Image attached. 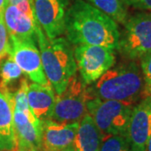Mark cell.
<instances>
[{"instance_id":"1","label":"cell","mask_w":151,"mask_h":151,"mask_svg":"<svg viewBox=\"0 0 151 151\" xmlns=\"http://www.w3.org/2000/svg\"><path fill=\"white\" fill-rule=\"evenodd\" d=\"M65 36L76 45H99L118 49V24L102 11L84 0H76L66 10Z\"/></svg>"},{"instance_id":"2","label":"cell","mask_w":151,"mask_h":151,"mask_svg":"<svg viewBox=\"0 0 151 151\" xmlns=\"http://www.w3.org/2000/svg\"><path fill=\"white\" fill-rule=\"evenodd\" d=\"M90 97L113 100L134 106L144 98V80L136 60L113 65L87 86Z\"/></svg>"},{"instance_id":"3","label":"cell","mask_w":151,"mask_h":151,"mask_svg":"<svg viewBox=\"0 0 151 151\" xmlns=\"http://www.w3.org/2000/svg\"><path fill=\"white\" fill-rule=\"evenodd\" d=\"M35 39L45 76L55 93L60 94L65 90L70 77L77 71L73 49L65 38L48 39L40 24L35 28Z\"/></svg>"},{"instance_id":"4","label":"cell","mask_w":151,"mask_h":151,"mask_svg":"<svg viewBox=\"0 0 151 151\" xmlns=\"http://www.w3.org/2000/svg\"><path fill=\"white\" fill-rule=\"evenodd\" d=\"M134 106L113 100L91 97L86 103V112L92 117L103 138L111 135L127 137Z\"/></svg>"},{"instance_id":"5","label":"cell","mask_w":151,"mask_h":151,"mask_svg":"<svg viewBox=\"0 0 151 151\" xmlns=\"http://www.w3.org/2000/svg\"><path fill=\"white\" fill-rule=\"evenodd\" d=\"M124 25L117 50L127 60H139L151 50V13H137Z\"/></svg>"},{"instance_id":"6","label":"cell","mask_w":151,"mask_h":151,"mask_svg":"<svg viewBox=\"0 0 151 151\" xmlns=\"http://www.w3.org/2000/svg\"><path fill=\"white\" fill-rule=\"evenodd\" d=\"M87 86L76 71L70 77L65 90L56 94L51 119L58 123L80 122L86 112V103L91 98Z\"/></svg>"},{"instance_id":"7","label":"cell","mask_w":151,"mask_h":151,"mask_svg":"<svg viewBox=\"0 0 151 151\" xmlns=\"http://www.w3.org/2000/svg\"><path fill=\"white\" fill-rule=\"evenodd\" d=\"M76 69L81 80L90 85L115 64L113 49L99 45H77L74 50Z\"/></svg>"},{"instance_id":"8","label":"cell","mask_w":151,"mask_h":151,"mask_svg":"<svg viewBox=\"0 0 151 151\" xmlns=\"http://www.w3.org/2000/svg\"><path fill=\"white\" fill-rule=\"evenodd\" d=\"M35 40V39H19L9 35V55L29 80L34 83L45 85L50 81L44 72L40 53Z\"/></svg>"},{"instance_id":"9","label":"cell","mask_w":151,"mask_h":151,"mask_svg":"<svg viewBox=\"0 0 151 151\" xmlns=\"http://www.w3.org/2000/svg\"><path fill=\"white\" fill-rule=\"evenodd\" d=\"M151 138V97L142 98L134 106L127 139L131 151H146Z\"/></svg>"},{"instance_id":"10","label":"cell","mask_w":151,"mask_h":151,"mask_svg":"<svg viewBox=\"0 0 151 151\" xmlns=\"http://www.w3.org/2000/svg\"><path fill=\"white\" fill-rule=\"evenodd\" d=\"M65 6L66 0H34L36 20L50 40L65 32Z\"/></svg>"},{"instance_id":"11","label":"cell","mask_w":151,"mask_h":151,"mask_svg":"<svg viewBox=\"0 0 151 151\" xmlns=\"http://www.w3.org/2000/svg\"><path fill=\"white\" fill-rule=\"evenodd\" d=\"M79 122L58 123L52 119L41 122V151H60L73 145Z\"/></svg>"},{"instance_id":"12","label":"cell","mask_w":151,"mask_h":151,"mask_svg":"<svg viewBox=\"0 0 151 151\" xmlns=\"http://www.w3.org/2000/svg\"><path fill=\"white\" fill-rule=\"evenodd\" d=\"M17 149L41 151V122L14 108Z\"/></svg>"},{"instance_id":"13","label":"cell","mask_w":151,"mask_h":151,"mask_svg":"<svg viewBox=\"0 0 151 151\" xmlns=\"http://www.w3.org/2000/svg\"><path fill=\"white\" fill-rule=\"evenodd\" d=\"M55 96L54 88L50 82L45 85L33 82L29 86V106L33 115L39 121L51 119Z\"/></svg>"},{"instance_id":"14","label":"cell","mask_w":151,"mask_h":151,"mask_svg":"<svg viewBox=\"0 0 151 151\" xmlns=\"http://www.w3.org/2000/svg\"><path fill=\"white\" fill-rule=\"evenodd\" d=\"M13 110V92L0 91V151L17 150Z\"/></svg>"},{"instance_id":"15","label":"cell","mask_w":151,"mask_h":151,"mask_svg":"<svg viewBox=\"0 0 151 151\" xmlns=\"http://www.w3.org/2000/svg\"><path fill=\"white\" fill-rule=\"evenodd\" d=\"M4 22L9 35L19 39H35V28L38 22H34L19 10L16 6L8 4L4 12Z\"/></svg>"},{"instance_id":"16","label":"cell","mask_w":151,"mask_h":151,"mask_svg":"<svg viewBox=\"0 0 151 151\" xmlns=\"http://www.w3.org/2000/svg\"><path fill=\"white\" fill-rule=\"evenodd\" d=\"M103 139L92 117L86 113L79 122L73 147L76 151H99Z\"/></svg>"},{"instance_id":"17","label":"cell","mask_w":151,"mask_h":151,"mask_svg":"<svg viewBox=\"0 0 151 151\" xmlns=\"http://www.w3.org/2000/svg\"><path fill=\"white\" fill-rule=\"evenodd\" d=\"M90 4L102 11L116 23L124 24L128 19L127 6L122 0H87Z\"/></svg>"},{"instance_id":"18","label":"cell","mask_w":151,"mask_h":151,"mask_svg":"<svg viewBox=\"0 0 151 151\" xmlns=\"http://www.w3.org/2000/svg\"><path fill=\"white\" fill-rule=\"evenodd\" d=\"M23 71L10 55L0 60V91H10L9 86L20 80Z\"/></svg>"},{"instance_id":"19","label":"cell","mask_w":151,"mask_h":151,"mask_svg":"<svg viewBox=\"0 0 151 151\" xmlns=\"http://www.w3.org/2000/svg\"><path fill=\"white\" fill-rule=\"evenodd\" d=\"M28 78H21L16 91L13 92L14 108L18 111L23 112L29 117H35L29 106L28 102V91H29Z\"/></svg>"},{"instance_id":"20","label":"cell","mask_w":151,"mask_h":151,"mask_svg":"<svg viewBox=\"0 0 151 151\" xmlns=\"http://www.w3.org/2000/svg\"><path fill=\"white\" fill-rule=\"evenodd\" d=\"M99 151H131V149L127 137L111 135L103 138Z\"/></svg>"},{"instance_id":"21","label":"cell","mask_w":151,"mask_h":151,"mask_svg":"<svg viewBox=\"0 0 151 151\" xmlns=\"http://www.w3.org/2000/svg\"><path fill=\"white\" fill-rule=\"evenodd\" d=\"M139 60L144 80V97H151V50Z\"/></svg>"},{"instance_id":"22","label":"cell","mask_w":151,"mask_h":151,"mask_svg":"<svg viewBox=\"0 0 151 151\" xmlns=\"http://www.w3.org/2000/svg\"><path fill=\"white\" fill-rule=\"evenodd\" d=\"M9 35L8 33L4 19H0V60L4 59L10 53Z\"/></svg>"},{"instance_id":"23","label":"cell","mask_w":151,"mask_h":151,"mask_svg":"<svg viewBox=\"0 0 151 151\" xmlns=\"http://www.w3.org/2000/svg\"><path fill=\"white\" fill-rule=\"evenodd\" d=\"M126 6L140 10H151V0H122Z\"/></svg>"},{"instance_id":"24","label":"cell","mask_w":151,"mask_h":151,"mask_svg":"<svg viewBox=\"0 0 151 151\" xmlns=\"http://www.w3.org/2000/svg\"><path fill=\"white\" fill-rule=\"evenodd\" d=\"M8 4V0H0V19H4V12Z\"/></svg>"},{"instance_id":"25","label":"cell","mask_w":151,"mask_h":151,"mask_svg":"<svg viewBox=\"0 0 151 151\" xmlns=\"http://www.w3.org/2000/svg\"><path fill=\"white\" fill-rule=\"evenodd\" d=\"M23 1H24V0H8V4H9L11 5L17 6Z\"/></svg>"},{"instance_id":"26","label":"cell","mask_w":151,"mask_h":151,"mask_svg":"<svg viewBox=\"0 0 151 151\" xmlns=\"http://www.w3.org/2000/svg\"><path fill=\"white\" fill-rule=\"evenodd\" d=\"M60 151H76L75 149H74V147L73 145L70 146V147H68V148H65L64 150H60Z\"/></svg>"},{"instance_id":"27","label":"cell","mask_w":151,"mask_h":151,"mask_svg":"<svg viewBox=\"0 0 151 151\" xmlns=\"http://www.w3.org/2000/svg\"><path fill=\"white\" fill-rule=\"evenodd\" d=\"M146 151H151V138L149 143H148V145H147V148H146Z\"/></svg>"},{"instance_id":"28","label":"cell","mask_w":151,"mask_h":151,"mask_svg":"<svg viewBox=\"0 0 151 151\" xmlns=\"http://www.w3.org/2000/svg\"><path fill=\"white\" fill-rule=\"evenodd\" d=\"M16 151H31V150H24V149H17Z\"/></svg>"}]
</instances>
